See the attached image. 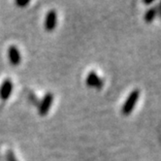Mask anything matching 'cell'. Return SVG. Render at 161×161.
Listing matches in <instances>:
<instances>
[{"label": "cell", "mask_w": 161, "mask_h": 161, "mask_svg": "<svg viewBox=\"0 0 161 161\" xmlns=\"http://www.w3.org/2000/svg\"><path fill=\"white\" fill-rule=\"evenodd\" d=\"M139 98H140V90L137 88L132 90L129 93V95L127 96V98H126L124 104L122 105V108H121L122 114H124V116L130 114L133 112L135 106L137 105Z\"/></svg>", "instance_id": "1"}, {"label": "cell", "mask_w": 161, "mask_h": 161, "mask_svg": "<svg viewBox=\"0 0 161 161\" xmlns=\"http://www.w3.org/2000/svg\"><path fill=\"white\" fill-rule=\"evenodd\" d=\"M53 94L52 92H48L44 96L43 100L41 101L39 105V114L42 117L46 116V114L49 113L53 105Z\"/></svg>", "instance_id": "2"}, {"label": "cell", "mask_w": 161, "mask_h": 161, "mask_svg": "<svg viewBox=\"0 0 161 161\" xmlns=\"http://www.w3.org/2000/svg\"><path fill=\"white\" fill-rule=\"evenodd\" d=\"M86 83L88 86L96 88V89H101L103 87V85H104L103 80L94 71H91L87 74Z\"/></svg>", "instance_id": "3"}, {"label": "cell", "mask_w": 161, "mask_h": 161, "mask_svg": "<svg viewBox=\"0 0 161 161\" xmlns=\"http://www.w3.org/2000/svg\"><path fill=\"white\" fill-rule=\"evenodd\" d=\"M8 57L9 61L13 66H18L20 64L21 61V55L19 50L16 47V46H10L8 50Z\"/></svg>", "instance_id": "4"}, {"label": "cell", "mask_w": 161, "mask_h": 161, "mask_svg": "<svg viewBox=\"0 0 161 161\" xmlns=\"http://www.w3.org/2000/svg\"><path fill=\"white\" fill-rule=\"evenodd\" d=\"M13 88H14L13 82L9 79H6L2 83L1 86H0V98L4 101L7 100L10 97L11 93H12Z\"/></svg>", "instance_id": "5"}, {"label": "cell", "mask_w": 161, "mask_h": 161, "mask_svg": "<svg viewBox=\"0 0 161 161\" xmlns=\"http://www.w3.org/2000/svg\"><path fill=\"white\" fill-rule=\"evenodd\" d=\"M56 20H57V16L55 11L51 10L50 12L47 14V17H46L45 19V28L47 31H53L55 26H56Z\"/></svg>", "instance_id": "6"}, {"label": "cell", "mask_w": 161, "mask_h": 161, "mask_svg": "<svg viewBox=\"0 0 161 161\" xmlns=\"http://www.w3.org/2000/svg\"><path fill=\"white\" fill-rule=\"evenodd\" d=\"M156 17H157V6H153L152 8H149L145 13L144 19H145L146 22L149 24V22L153 21Z\"/></svg>", "instance_id": "7"}, {"label": "cell", "mask_w": 161, "mask_h": 161, "mask_svg": "<svg viewBox=\"0 0 161 161\" xmlns=\"http://www.w3.org/2000/svg\"><path fill=\"white\" fill-rule=\"evenodd\" d=\"M6 159H7V161H18V159H17V157H16V155H15L13 151H8L7 152Z\"/></svg>", "instance_id": "8"}, {"label": "cell", "mask_w": 161, "mask_h": 161, "mask_svg": "<svg viewBox=\"0 0 161 161\" xmlns=\"http://www.w3.org/2000/svg\"><path fill=\"white\" fill-rule=\"evenodd\" d=\"M16 4L18 6H19V7H25V6L29 4V1H28V0H27V1H17Z\"/></svg>", "instance_id": "9"}, {"label": "cell", "mask_w": 161, "mask_h": 161, "mask_svg": "<svg viewBox=\"0 0 161 161\" xmlns=\"http://www.w3.org/2000/svg\"><path fill=\"white\" fill-rule=\"evenodd\" d=\"M157 16H159V18L161 19V1L157 5Z\"/></svg>", "instance_id": "10"}, {"label": "cell", "mask_w": 161, "mask_h": 161, "mask_svg": "<svg viewBox=\"0 0 161 161\" xmlns=\"http://www.w3.org/2000/svg\"><path fill=\"white\" fill-rule=\"evenodd\" d=\"M153 2V0H144L143 1V3H145V4H152Z\"/></svg>", "instance_id": "11"}]
</instances>
